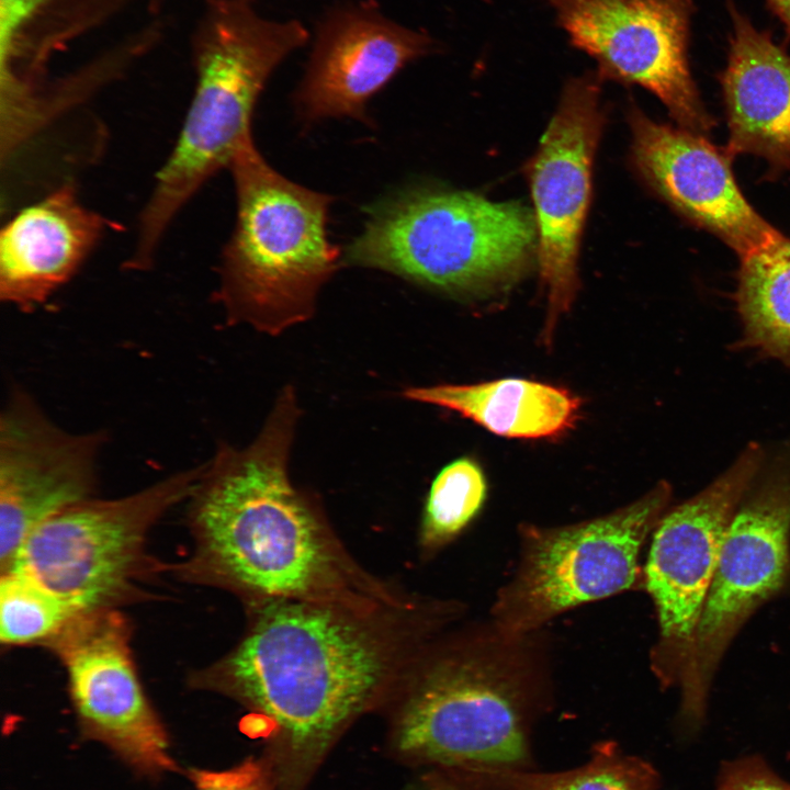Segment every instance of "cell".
I'll return each mask as SVG.
<instances>
[{
	"label": "cell",
	"mask_w": 790,
	"mask_h": 790,
	"mask_svg": "<svg viewBox=\"0 0 790 790\" xmlns=\"http://www.w3.org/2000/svg\"><path fill=\"white\" fill-rule=\"evenodd\" d=\"M301 409L284 386L246 447L222 443L190 495L202 567L218 583L270 600L397 602L343 551L317 501L290 476Z\"/></svg>",
	"instance_id": "1"
},
{
	"label": "cell",
	"mask_w": 790,
	"mask_h": 790,
	"mask_svg": "<svg viewBox=\"0 0 790 790\" xmlns=\"http://www.w3.org/2000/svg\"><path fill=\"white\" fill-rule=\"evenodd\" d=\"M208 685L271 720L300 752L325 746L414 667V605L281 599L255 603Z\"/></svg>",
	"instance_id": "2"
},
{
	"label": "cell",
	"mask_w": 790,
	"mask_h": 790,
	"mask_svg": "<svg viewBox=\"0 0 790 790\" xmlns=\"http://www.w3.org/2000/svg\"><path fill=\"white\" fill-rule=\"evenodd\" d=\"M309 35L296 20L262 18L252 0H206L190 41L193 95L178 139L140 211L126 267L148 269L170 225L251 134L273 70Z\"/></svg>",
	"instance_id": "3"
},
{
	"label": "cell",
	"mask_w": 790,
	"mask_h": 790,
	"mask_svg": "<svg viewBox=\"0 0 790 790\" xmlns=\"http://www.w3.org/2000/svg\"><path fill=\"white\" fill-rule=\"evenodd\" d=\"M228 169L236 219L221 256L215 300L228 325L280 335L314 315L319 291L343 262L327 233L332 198L279 173L252 136Z\"/></svg>",
	"instance_id": "4"
},
{
	"label": "cell",
	"mask_w": 790,
	"mask_h": 790,
	"mask_svg": "<svg viewBox=\"0 0 790 790\" xmlns=\"http://www.w3.org/2000/svg\"><path fill=\"white\" fill-rule=\"evenodd\" d=\"M366 213L343 262L452 295L509 284L538 246L534 214L526 206L465 191L408 187Z\"/></svg>",
	"instance_id": "5"
},
{
	"label": "cell",
	"mask_w": 790,
	"mask_h": 790,
	"mask_svg": "<svg viewBox=\"0 0 790 790\" xmlns=\"http://www.w3.org/2000/svg\"><path fill=\"white\" fill-rule=\"evenodd\" d=\"M499 648L453 647L415 663L398 746L445 768L533 769L530 734L543 700Z\"/></svg>",
	"instance_id": "6"
},
{
	"label": "cell",
	"mask_w": 790,
	"mask_h": 790,
	"mask_svg": "<svg viewBox=\"0 0 790 790\" xmlns=\"http://www.w3.org/2000/svg\"><path fill=\"white\" fill-rule=\"evenodd\" d=\"M790 576V439L766 455L725 532L718 566L679 682L678 724L703 725L714 674L748 618Z\"/></svg>",
	"instance_id": "7"
},
{
	"label": "cell",
	"mask_w": 790,
	"mask_h": 790,
	"mask_svg": "<svg viewBox=\"0 0 790 790\" xmlns=\"http://www.w3.org/2000/svg\"><path fill=\"white\" fill-rule=\"evenodd\" d=\"M670 498V485L661 482L607 516L526 528L520 563L494 608L498 632L523 637L561 612L631 588L640 550Z\"/></svg>",
	"instance_id": "8"
},
{
	"label": "cell",
	"mask_w": 790,
	"mask_h": 790,
	"mask_svg": "<svg viewBox=\"0 0 790 790\" xmlns=\"http://www.w3.org/2000/svg\"><path fill=\"white\" fill-rule=\"evenodd\" d=\"M202 472L203 464L122 498L66 508L30 533L2 573L30 577L81 613L108 609L138 571L149 528L190 497Z\"/></svg>",
	"instance_id": "9"
},
{
	"label": "cell",
	"mask_w": 790,
	"mask_h": 790,
	"mask_svg": "<svg viewBox=\"0 0 790 790\" xmlns=\"http://www.w3.org/2000/svg\"><path fill=\"white\" fill-rule=\"evenodd\" d=\"M766 451L749 442L702 490L667 510L654 529L644 582L657 610L653 666L663 685L678 686L689 664L725 532Z\"/></svg>",
	"instance_id": "10"
},
{
	"label": "cell",
	"mask_w": 790,
	"mask_h": 790,
	"mask_svg": "<svg viewBox=\"0 0 790 790\" xmlns=\"http://www.w3.org/2000/svg\"><path fill=\"white\" fill-rule=\"evenodd\" d=\"M571 44L600 77L639 84L678 125L708 135L715 126L690 72L692 0H546Z\"/></svg>",
	"instance_id": "11"
},
{
	"label": "cell",
	"mask_w": 790,
	"mask_h": 790,
	"mask_svg": "<svg viewBox=\"0 0 790 790\" xmlns=\"http://www.w3.org/2000/svg\"><path fill=\"white\" fill-rule=\"evenodd\" d=\"M600 75L564 87L558 108L528 166L538 232V258L546 296L544 335L572 306L577 259L591 194L592 161L603 125Z\"/></svg>",
	"instance_id": "12"
},
{
	"label": "cell",
	"mask_w": 790,
	"mask_h": 790,
	"mask_svg": "<svg viewBox=\"0 0 790 790\" xmlns=\"http://www.w3.org/2000/svg\"><path fill=\"white\" fill-rule=\"evenodd\" d=\"M106 439L103 430L63 429L24 388H10L0 415L2 571L40 524L92 498Z\"/></svg>",
	"instance_id": "13"
},
{
	"label": "cell",
	"mask_w": 790,
	"mask_h": 790,
	"mask_svg": "<svg viewBox=\"0 0 790 790\" xmlns=\"http://www.w3.org/2000/svg\"><path fill=\"white\" fill-rule=\"evenodd\" d=\"M53 640L84 733L142 774L174 771L168 735L142 688L122 616L109 609L82 613Z\"/></svg>",
	"instance_id": "14"
},
{
	"label": "cell",
	"mask_w": 790,
	"mask_h": 790,
	"mask_svg": "<svg viewBox=\"0 0 790 790\" xmlns=\"http://www.w3.org/2000/svg\"><path fill=\"white\" fill-rule=\"evenodd\" d=\"M632 158L642 179L670 207L744 259L785 237L743 195L725 149L704 135L630 114Z\"/></svg>",
	"instance_id": "15"
},
{
	"label": "cell",
	"mask_w": 790,
	"mask_h": 790,
	"mask_svg": "<svg viewBox=\"0 0 790 790\" xmlns=\"http://www.w3.org/2000/svg\"><path fill=\"white\" fill-rule=\"evenodd\" d=\"M432 40L370 7L332 13L321 25L294 95L306 123L328 117L368 122L366 103L405 66L428 54Z\"/></svg>",
	"instance_id": "16"
},
{
	"label": "cell",
	"mask_w": 790,
	"mask_h": 790,
	"mask_svg": "<svg viewBox=\"0 0 790 790\" xmlns=\"http://www.w3.org/2000/svg\"><path fill=\"white\" fill-rule=\"evenodd\" d=\"M66 182L12 216L0 234V298L24 312L69 282L113 227Z\"/></svg>",
	"instance_id": "17"
},
{
	"label": "cell",
	"mask_w": 790,
	"mask_h": 790,
	"mask_svg": "<svg viewBox=\"0 0 790 790\" xmlns=\"http://www.w3.org/2000/svg\"><path fill=\"white\" fill-rule=\"evenodd\" d=\"M732 20L727 63L719 80L733 159L751 154L771 178L790 170V54L725 0Z\"/></svg>",
	"instance_id": "18"
},
{
	"label": "cell",
	"mask_w": 790,
	"mask_h": 790,
	"mask_svg": "<svg viewBox=\"0 0 790 790\" xmlns=\"http://www.w3.org/2000/svg\"><path fill=\"white\" fill-rule=\"evenodd\" d=\"M400 395L458 413L497 436L515 439L560 436L574 426L580 409V399L568 390L517 377L410 386Z\"/></svg>",
	"instance_id": "19"
},
{
	"label": "cell",
	"mask_w": 790,
	"mask_h": 790,
	"mask_svg": "<svg viewBox=\"0 0 790 790\" xmlns=\"http://www.w3.org/2000/svg\"><path fill=\"white\" fill-rule=\"evenodd\" d=\"M132 0H0V80L36 88L52 63Z\"/></svg>",
	"instance_id": "20"
},
{
	"label": "cell",
	"mask_w": 790,
	"mask_h": 790,
	"mask_svg": "<svg viewBox=\"0 0 790 790\" xmlns=\"http://www.w3.org/2000/svg\"><path fill=\"white\" fill-rule=\"evenodd\" d=\"M443 780L460 790H661V777L647 760L614 742L591 747L583 765L561 771L467 765L445 768Z\"/></svg>",
	"instance_id": "21"
},
{
	"label": "cell",
	"mask_w": 790,
	"mask_h": 790,
	"mask_svg": "<svg viewBox=\"0 0 790 790\" xmlns=\"http://www.w3.org/2000/svg\"><path fill=\"white\" fill-rule=\"evenodd\" d=\"M735 307L740 343L790 369V239L741 260Z\"/></svg>",
	"instance_id": "22"
},
{
	"label": "cell",
	"mask_w": 790,
	"mask_h": 790,
	"mask_svg": "<svg viewBox=\"0 0 790 790\" xmlns=\"http://www.w3.org/2000/svg\"><path fill=\"white\" fill-rule=\"evenodd\" d=\"M486 496L479 464L467 456L453 460L433 478L426 498L420 543L437 551L456 538L476 517Z\"/></svg>",
	"instance_id": "23"
},
{
	"label": "cell",
	"mask_w": 790,
	"mask_h": 790,
	"mask_svg": "<svg viewBox=\"0 0 790 790\" xmlns=\"http://www.w3.org/2000/svg\"><path fill=\"white\" fill-rule=\"evenodd\" d=\"M82 614L30 577L7 571L0 583V639L5 644L52 640Z\"/></svg>",
	"instance_id": "24"
},
{
	"label": "cell",
	"mask_w": 790,
	"mask_h": 790,
	"mask_svg": "<svg viewBox=\"0 0 790 790\" xmlns=\"http://www.w3.org/2000/svg\"><path fill=\"white\" fill-rule=\"evenodd\" d=\"M714 790H790L760 755H746L720 765Z\"/></svg>",
	"instance_id": "25"
},
{
	"label": "cell",
	"mask_w": 790,
	"mask_h": 790,
	"mask_svg": "<svg viewBox=\"0 0 790 790\" xmlns=\"http://www.w3.org/2000/svg\"><path fill=\"white\" fill-rule=\"evenodd\" d=\"M189 776L194 790H268L264 774L255 761L222 771L192 769Z\"/></svg>",
	"instance_id": "26"
},
{
	"label": "cell",
	"mask_w": 790,
	"mask_h": 790,
	"mask_svg": "<svg viewBox=\"0 0 790 790\" xmlns=\"http://www.w3.org/2000/svg\"><path fill=\"white\" fill-rule=\"evenodd\" d=\"M766 3L785 25L787 36L790 37V0H766Z\"/></svg>",
	"instance_id": "27"
},
{
	"label": "cell",
	"mask_w": 790,
	"mask_h": 790,
	"mask_svg": "<svg viewBox=\"0 0 790 790\" xmlns=\"http://www.w3.org/2000/svg\"><path fill=\"white\" fill-rule=\"evenodd\" d=\"M432 790H460V789L455 788L454 786H452L441 779L440 782L438 780L436 787Z\"/></svg>",
	"instance_id": "28"
}]
</instances>
